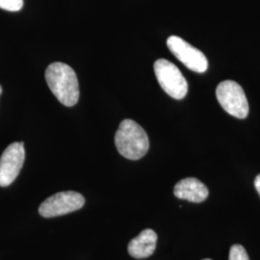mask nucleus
<instances>
[{
  "mask_svg": "<svg viewBox=\"0 0 260 260\" xmlns=\"http://www.w3.org/2000/svg\"><path fill=\"white\" fill-rule=\"evenodd\" d=\"M46 81L56 99L66 106L75 105L79 100V84L75 71L67 64L56 62L47 67Z\"/></svg>",
  "mask_w": 260,
  "mask_h": 260,
  "instance_id": "obj_1",
  "label": "nucleus"
},
{
  "mask_svg": "<svg viewBox=\"0 0 260 260\" xmlns=\"http://www.w3.org/2000/svg\"><path fill=\"white\" fill-rule=\"evenodd\" d=\"M115 144L120 154L129 160H139L147 154L149 148L146 131L130 119L123 120L120 123L115 135Z\"/></svg>",
  "mask_w": 260,
  "mask_h": 260,
  "instance_id": "obj_2",
  "label": "nucleus"
},
{
  "mask_svg": "<svg viewBox=\"0 0 260 260\" xmlns=\"http://www.w3.org/2000/svg\"><path fill=\"white\" fill-rule=\"evenodd\" d=\"M216 96L220 105L238 119H245L249 114V103L241 86L233 80H224L218 85Z\"/></svg>",
  "mask_w": 260,
  "mask_h": 260,
  "instance_id": "obj_3",
  "label": "nucleus"
},
{
  "mask_svg": "<svg viewBox=\"0 0 260 260\" xmlns=\"http://www.w3.org/2000/svg\"><path fill=\"white\" fill-rule=\"evenodd\" d=\"M153 69L158 83L170 96L176 100L185 98L188 83L177 66L166 59H158Z\"/></svg>",
  "mask_w": 260,
  "mask_h": 260,
  "instance_id": "obj_4",
  "label": "nucleus"
},
{
  "mask_svg": "<svg viewBox=\"0 0 260 260\" xmlns=\"http://www.w3.org/2000/svg\"><path fill=\"white\" fill-rule=\"evenodd\" d=\"M83 196L75 191L60 192L47 198L40 205L39 213L45 218H53L76 211L83 207Z\"/></svg>",
  "mask_w": 260,
  "mask_h": 260,
  "instance_id": "obj_5",
  "label": "nucleus"
},
{
  "mask_svg": "<svg viewBox=\"0 0 260 260\" xmlns=\"http://www.w3.org/2000/svg\"><path fill=\"white\" fill-rule=\"evenodd\" d=\"M167 46L171 52L191 71L203 74L207 71L208 62L205 54L177 36L168 38Z\"/></svg>",
  "mask_w": 260,
  "mask_h": 260,
  "instance_id": "obj_6",
  "label": "nucleus"
},
{
  "mask_svg": "<svg viewBox=\"0 0 260 260\" xmlns=\"http://www.w3.org/2000/svg\"><path fill=\"white\" fill-rule=\"evenodd\" d=\"M25 149L22 142L11 144L0 157V186L11 185L17 177L24 163Z\"/></svg>",
  "mask_w": 260,
  "mask_h": 260,
  "instance_id": "obj_7",
  "label": "nucleus"
},
{
  "mask_svg": "<svg viewBox=\"0 0 260 260\" xmlns=\"http://www.w3.org/2000/svg\"><path fill=\"white\" fill-rule=\"evenodd\" d=\"M174 194L180 200L199 204L205 202L209 192L201 180L195 177H187L177 182L174 189Z\"/></svg>",
  "mask_w": 260,
  "mask_h": 260,
  "instance_id": "obj_8",
  "label": "nucleus"
},
{
  "mask_svg": "<svg viewBox=\"0 0 260 260\" xmlns=\"http://www.w3.org/2000/svg\"><path fill=\"white\" fill-rule=\"evenodd\" d=\"M156 243L157 234L152 230L148 229L129 242L127 250L132 257L143 259L153 254L156 249Z\"/></svg>",
  "mask_w": 260,
  "mask_h": 260,
  "instance_id": "obj_9",
  "label": "nucleus"
},
{
  "mask_svg": "<svg viewBox=\"0 0 260 260\" xmlns=\"http://www.w3.org/2000/svg\"><path fill=\"white\" fill-rule=\"evenodd\" d=\"M229 260H250V257L243 246L235 244L231 248Z\"/></svg>",
  "mask_w": 260,
  "mask_h": 260,
  "instance_id": "obj_10",
  "label": "nucleus"
},
{
  "mask_svg": "<svg viewBox=\"0 0 260 260\" xmlns=\"http://www.w3.org/2000/svg\"><path fill=\"white\" fill-rule=\"evenodd\" d=\"M23 0H0V8L10 12H17L22 8Z\"/></svg>",
  "mask_w": 260,
  "mask_h": 260,
  "instance_id": "obj_11",
  "label": "nucleus"
},
{
  "mask_svg": "<svg viewBox=\"0 0 260 260\" xmlns=\"http://www.w3.org/2000/svg\"><path fill=\"white\" fill-rule=\"evenodd\" d=\"M254 187H255L257 193H258L260 196V174L257 177H255V179H254Z\"/></svg>",
  "mask_w": 260,
  "mask_h": 260,
  "instance_id": "obj_12",
  "label": "nucleus"
},
{
  "mask_svg": "<svg viewBox=\"0 0 260 260\" xmlns=\"http://www.w3.org/2000/svg\"><path fill=\"white\" fill-rule=\"evenodd\" d=\"M2 93V87H1V85H0V94Z\"/></svg>",
  "mask_w": 260,
  "mask_h": 260,
  "instance_id": "obj_13",
  "label": "nucleus"
},
{
  "mask_svg": "<svg viewBox=\"0 0 260 260\" xmlns=\"http://www.w3.org/2000/svg\"><path fill=\"white\" fill-rule=\"evenodd\" d=\"M203 260H212V259H209V258H205V259H203Z\"/></svg>",
  "mask_w": 260,
  "mask_h": 260,
  "instance_id": "obj_14",
  "label": "nucleus"
}]
</instances>
